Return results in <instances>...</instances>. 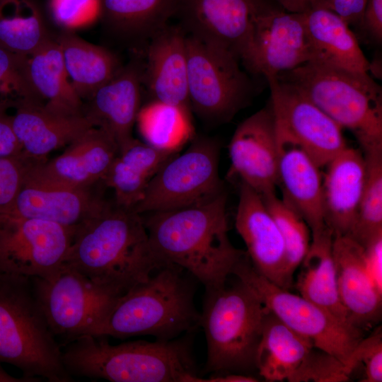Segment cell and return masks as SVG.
<instances>
[{
    "label": "cell",
    "mask_w": 382,
    "mask_h": 382,
    "mask_svg": "<svg viewBox=\"0 0 382 382\" xmlns=\"http://www.w3.org/2000/svg\"><path fill=\"white\" fill-rule=\"evenodd\" d=\"M166 265L151 248L141 216L107 202L76 229L63 267L123 294Z\"/></svg>",
    "instance_id": "obj_1"
},
{
    "label": "cell",
    "mask_w": 382,
    "mask_h": 382,
    "mask_svg": "<svg viewBox=\"0 0 382 382\" xmlns=\"http://www.w3.org/2000/svg\"><path fill=\"white\" fill-rule=\"evenodd\" d=\"M226 204L224 192L199 205L141 215L156 256L186 270L205 289L224 285L246 254L228 238Z\"/></svg>",
    "instance_id": "obj_2"
},
{
    "label": "cell",
    "mask_w": 382,
    "mask_h": 382,
    "mask_svg": "<svg viewBox=\"0 0 382 382\" xmlns=\"http://www.w3.org/2000/svg\"><path fill=\"white\" fill-rule=\"evenodd\" d=\"M62 360L72 378L111 382H192L198 376L191 340L185 336L111 345L105 336L83 335L65 344Z\"/></svg>",
    "instance_id": "obj_3"
},
{
    "label": "cell",
    "mask_w": 382,
    "mask_h": 382,
    "mask_svg": "<svg viewBox=\"0 0 382 382\" xmlns=\"http://www.w3.org/2000/svg\"><path fill=\"white\" fill-rule=\"evenodd\" d=\"M183 271L166 265L121 295L93 336L170 340L191 334L200 326V313L194 303L195 286Z\"/></svg>",
    "instance_id": "obj_4"
},
{
    "label": "cell",
    "mask_w": 382,
    "mask_h": 382,
    "mask_svg": "<svg viewBox=\"0 0 382 382\" xmlns=\"http://www.w3.org/2000/svg\"><path fill=\"white\" fill-rule=\"evenodd\" d=\"M0 363L16 366L31 378L73 381L37 301L32 278L0 273Z\"/></svg>",
    "instance_id": "obj_5"
},
{
    "label": "cell",
    "mask_w": 382,
    "mask_h": 382,
    "mask_svg": "<svg viewBox=\"0 0 382 382\" xmlns=\"http://www.w3.org/2000/svg\"><path fill=\"white\" fill-rule=\"evenodd\" d=\"M276 76L351 131L361 151L382 149V89L369 74L310 61Z\"/></svg>",
    "instance_id": "obj_6"
},
{
    "label": "cell",
    "mask_w": 382,
    "mask_h": 382,
    "mask_svg": "<svg viewBox=\"0 0 382 382\" xmlns=\"http://www.w3.org/2000/svg\"><path fill=\"white\" fill-rule=\"evenodd\" d=\"M235 277L233 283L228 279L221 286L205 289L200 326L207 342V373L245 374L256 369L266 308Z\"/></svg>",
    "instance_id": "obj_7"
},
{
    "label": "cell",
    "mask_w": 382,
    "mask_h": 382,
    "mask_svg": "<svg viewBox=\"0 0 382 382\" xmlns=\"http://www.w3.org/2000/svg\"><path fill=\"white\" fill-rule=\"evenodd\" d=\"M186 46L191 110L207 122H228L249 103L253 81L229 52L188 35Z\"/></svg>",
    "instance_id": "obj_8"
},
{
    "label": "cell",
    "mask_w": 382,
    "mask_h": 382,
    "mask_svg": "<svg viewBox=\"0 0 382 382\" xmlns=\"http://www.w3.org/2000/svg\"><path fill=\"white\" fill-rule=\"evenodd\" d=\"M232 275L243 282L286 326L351 369L349 360L363 338L362 330L342 323L302 296L272 284L255 270L247 254L236 265Z\"/></svg>",
    "instance_id": "obj_9"
},
{
    "label": "cell",
    "mask_w": 382,
    "mask_h": 382,
    "mask_svg": "<svg viewBox=\"0 0 382 382\" xmlns=\"http://www.w3.org/2000/svg\"><path fill=\"white\" fill-rule=\"evenodd\" d=\"M219 145L196 138L181 154L168 159L149 182L132 208L139 214L181 209L211 201L224 193L219 174Z\"/></svg>",
    "instance_id": "obj_10"
},
{
    "label": "cell",
    "mask_w": 382,
    "mask_h": 382,
    "mask_svg": "<svg viewBox=\"0 0 382 382\" xmlns=\"http://www.w3.org/2000/svg\"><path fill=\"white\" fill-rule=\"evenodd\" d=\"M32 280L51 331L66 344L83 335H93L122 295L65 267L51 279Z\"/></svg>",
    "instance_id": "obj_11"
},
{
    "label": "cell",
    "mask_w": 382,
    "mask_h": 382,
    "mask_svg": "<svg viewBox=\"0 0 382 382\" xmlns=\"http://www.w3.org/2000/svg\"><path fill=\"white\" fill-rule=\"evenodd\" d=\"M75 230L0 212V273L51 279L63 267Z\"/></svg>",
    "instance_id": "obj_12"
},
{
    "label": "cell",
    "mask_w": 382,
    "mask_h": 382,
    "mask_svg": "<svg viewBox=\"0 0 382 382\" xmlns=\"http://www.w3.org/2000/svg\"><path fill=\"white\" fill-rule=\"evenodd\" d=\"M277 129L323 168L347 146L342 128L300 90L277 76L266 79Z\"/></svg>",
    "instance_id": "obj_13"
},
{
    "label": "cell",
    "mask_w": 382,
    "mask_h": 382,
    "mask_svg": "<svg viewBox=\"0 0 382 382\" xmlns=\"http://www.w3.org/2000/svg\"><path fill=\"white\" fill-rule=\"evenodd\" d=\"M275 4L274 0H184L180 25L187 35L229 52L242 65L257 18Z\"/></svg>",
    "instance_id": "obj_14"
},
{
    "label": "cell",
    "mask_w": 382,
    "mask_h": 382,
    "mask_svg": "<svg viewBox=\"0 0 382 382\" xmlns=\"http://www.w3.org/2000/svg\"><path fill=\"white\" fill-rule=\"evenodd\" d=\"M311 59L303 13L287 11L277 3L257 18L242 66L267 79Z\"/></svg>",
    "instance_id": "obj_15"
},
{
    "label": "cell",
    "mask_w": 382,
    "mask_h": 382,
    "mask_svg": "<svg viewBox=\"0 0 382 382\" xmlns=\"http://www.w3.org/2000/svg\"><path fill=\"white\" fill-rule=\"evenodd\" d=\"M228 177L237 178L261 197L276 193L279 146L271 103L236 127L228 144Z\"/></svg>",
    "instance_id": "obj_16"
},
{
    "label": "cell",
    "mask_w": 382,
    "mask_h": 382,
    "mask_svg": "<svg viewBox=\"0 0 382 382\" xmlns=\"http://www.w3.org/2000/svg\"><path fill=\"white\" fill-rule=\"evenodd\" d=\"M118 152L112 137L105 129L93 127L56 158L33 163L25 178L76 188L94 187L103 183Z\"/></svg>",
    "instance_id": "obj_17"
},
{
    "label": "cell",
    "mask_w": 382,
    "mask_h": 382,
    "mask_svg": "<svg viewBox=\"0 0 382 382\" xmlns=\"http://www.w3.org/2000/svg\"><path fill=\"white\" fill-rule=\"evenodd\" d=\"M235 226L255 270L272 284L289 290L293 282L285 265V251L279 228L262 197L241 183Z\"/></svg>",
    "instance_id": "obj_18"
},
{
    "label": "cell",
    "mask_w": 382,
    "mask_h": 382,
    "mask_svg": "<svg viewBox=\"0 0 382 382\" xmlns=\"http://www.w3.org/2000/svg\"><path fill=\"white\" fill-rule=\"evenodd\" d=\"M143 69L144 60L134 57L83 103L84 115L112 137L119 151L134 138L132 129L141 108Z\"/></svg>",
    "instance_id": "obj_19"
},
{
    "label": "cell",
    "mask_w": 382,
    "mask_h": 382,
    "mask_svg": "<svg viewBox=\"0 0 382 382\" xmlns=\"http://www.w3.org/2000/svg\"><path fill=\"white\" fill-rule=\"evenodd\" d=\"M186 37L180 25L168 24L149 40L146 45L142 83L151 101L190 112Z\"/></svg>",
    "instance_id": "obj_20"
},
{
    "label": "cell",
    "mask_w": 382,
    "mask_h": 382,
    "mask_svg": "<svg viewBox=\"0 0 382 382\" xmlns=\"http://www.w3.org/2000/svg\"><path fill=\"white\" fill-rule=\"evenodd\" d=\"M13 106V131L23 156L35 163L46 161L50 152L68 146L95 127L84 114L59 112L44 103L19 99Z\"/></svg>",
    "instance_id": "obj_21"
},
{
    "label": "cell",
    "mask_w": 382,
    "mask_h": 382,
    "mask_svg": "<svg viewBox=\"0 0 382 382\" xmlns=\"http://www.w3.org/2000/svg\"><path fill=\"white\" fill-rule=\"evenodd\" d=\"M95 187L76 188L25 178L16 199L4 211L54 222L76 231L108 202Z\"/></svg>",
    "instance_id": "obj_22"
},
{
    "label": "cell",
    "mask_w": 382,
    "mask_h": 382,
    "mask_svg": "<svg viewBox=\"0 0 382 382\" xmlns=\"http://www.w3.org/2000/svg\"><path fill=\"white\" fill-rule=\"evenodd\" d=\"M277 132L278 185L282 188V198L302 216L311 235L318 233L327 227L322 168L299 144L277 129Z\"/></svg>",
    "instance_id": "obj_23"
},
{
    "label": "cell",
    "mask_w": 382,
    "mask_h": 382,
    "mask_svg": "<svg viewBox=\"0 0 382 382\" xmlns=\"http://www.w3.org/2000/svg\"><path fill=\"white\" fill-rule=\"evenodd\" d=\"M332 256L340 301L351 324L364 330L381 318L382 292L366 267L364 248L349 236H334Z\"/></svg>",
    "instance_id": "obj_24"
},
{
    "label": "cell",
    "mask_w": 382,
    "mask_h": 382,
    "mask_svg": "<svg viewBox=\"0 0 382 382\" xmlns=\"http://www.w3.org/2000/svg\"><path fill=\"white\" fill-rule=\"evenodd\" d=\"M323 168L325 224L333 236H349L357 221L365 182L364 154L347 146Z\"/></svg>",
    "instance_id": "obj_25"
},
{
    "label": "cell",
    "mask_w": 382,
    "mask_h": 382,
    "mask_svg": "<svg viewBox=\"0 0 382 382\" xmlns=\"http://www.w3.org/2000/svg\"><path fill=\"white\" fill-rule=\"evenodd\" d=\"M183 1L98 0V19L112 38L137 48L178 15Z\"/></svg>",
    "instance_id": "obj_26"
},
{
    "label": "cell",
    "mask_w": 382,
    "mask_h": 382,
    "mask_svg": "<svg viewBox=\"0 0 382 382\" xmlns=\"http://www.w3.org/2000/svg\"><path fill=\"white\" fill-rule=\"evenodd\" d=\"M303 14L311 61L369 74L371 63L362 52L357 36L340 16L320 6L313 7Z\"/></svg>",
    "instance_id": "obj_27"
},
{
    "label": "cell",
    "mask_w": 382,
    "mask_h": 382,
    "mask_svg": "<svg viewBox=\"0 0 382 382\" xmlns=\"http://www.w3.org/2000/svg\"><path fill=\"white\" fill-rule=\"evenodd\" d=\"M178 152L133 138L119 151L103 183L113 190L117 204L133 208L141 199L150 180Z\"/></svg>",
    "instance_id": "obj_28"
},
{
    "label": "cell",
    "mask_w": 382,
    "mask_h": 382,
    "mask_svg": "<svg viewBox=\"0 0 382 382\" xmlns=\"http://www.w3.org/2000/svg\"><path fill=\"white\" fill-rule=\"evenodd\" d=\"M54 38L71 84L83 103L123 66L114 52L83 40L74 30H59L55 33Z\"/></svg>",
    "instance_id": "obj_29"
},
{
    "label": "cell",
    "mask_w": 382,
    "mask_h": 382,
    "mask_svg": "<svg viewBox=\"0 0 382 382\" xmlns=\"http://www.w3.org/2000/svg\"><path fill=\"white\" fill-rule=\"evenodd\" d=\"M333 236L328 226L321 232L311 235L309 249L300 265L296 288L301 296L326 310L342 323L354 328L338 293L332 256Z\"/></svg>",
    "instance_id": "obj_30"
},
{
    "label": "cell",
    "mask_w": 382,
    "mask_h": 382,
    "mask_svg": "<svg viewBox=\"0 0 382 382\" xmlns=\"http://www.w3.org/2000/svg\"><path fill=\"white\" fill-rule=\"evenodd\" d=\"M313 347L266 308L255 367L267 381L288 380Z\"/></svg>",
    "instance_id": "obj_31"
},
{
    "label": "cell",
    "mask_w": 382,
    "mask_h": 382,
    "mask_svg": "<svg viewBox=\"0 0 382 382\" xmlns=\"http://www.w3.org/2000/svg\"><path fill=\"white\" fill-rule=\"evenodd\" d=\"M27 69L31 85L47 106L59 112L83 114V101L71 84L54 37L28 57Z\"/></svg>",
    "instance_id": "obj_32"
},
{
    "label": "cell",
    "mask_w": 382,
    "mask_h": 382,
    "mask_svg": "<svg viewBox=\"0 0 382 382\" xmlns=\"http://www.w3.org/2000/svg\"><path fill=\"white\" fill-rule=\"evenodd\" d=\"M55 33L37 0H0L1 47L28 57Z\"/></svg>",
    "instance_id": "obj_33"
},
{
    "label": "cell",
    "mask_w": 382,
    "mask_h": 382,
    "mask_svg": "<svg viewBox=\"0 0 382 382\" xmlns=\"http://www.w3.org/2000/svg\"><path fill=\"white\" fill-rule=\"evenodd\" d=\"M137 120L146 142L158 149L178 151L191 137L190 112L175 106L151 101Z\"/></svg>",
    "instance_id": "obj_34"
},
{
    "label": "cell",
    "mask_w": 382,
    "mask_h": 382,
    "mask_svg": "<svg viewBox=\"0 0 382 382\" xmlns=\"http://www.w3.org/2000/svg\"><path fill=\"white\" fill-rule=\"evenodd\" d=\"M362 152L366 178L357 221L349 236L364 247L382 236V149Z\"/></svg>",
    "instance_id": "obj_35"
},
{
    "label": "cell",
    "mask_w": 382,
    "mask_h": 382,
    "mask_svg": "<svg viewBox=\"0 0 382 382\" xmlns=\"http://www.w3.org/2000/svg\"><path fill=\"white\" fill-rule=\"evenodd\" d=\"M274 218L283 239L286 272L293 282L294 274L306 255L311 242V231L302 216L276 193L262 197Z\"/></svg>",
    "instance_id": "obj_36"
},
{
    "label": "cell",
    "mask_w": 382,
    "mask_h": 382,
    "mask_svg": "<svg viewBox=\"0 0 382 382\" xmlns=\"http://www.w3.org/2000/svg\"><path fill=\"white\" fill-rule=\"evenodd\" d=\"M352 370L334 355L312 347L287 380L289 382H345Z\"/></svg>",
    "instance_id": "obj_37"
},
{
    "label": "cell",
    "mask_w": 382,
    "mask_h": 382,
    "mask_svg": "<svg viewBox=\"0 0 382 382\" xmlns=\"http://www.w3.org/2000/svg\"><path fill=\"white\" fill-rule=\"evenodd\" d=\"M27 62V56L0 47V96L14 94L18 99L42 102L29 80Z\"/></svg>",
    "instance_id": "obj_38"
},
{
    "label": "cell",
    "mask_w": 382,
    "mask_h": 382,
    "mask_svg": "<svg viewBox=\"0 0 382 382\" xmlns=\"http://www.w3.org/2000/svg\"><path fill=\"white\" fill-rule=\"evenodd\" d=\"M47 15L59 30H71L98 18V0H47Z\"/></svg>",
    "instance_id": "obj_39"
},
{
    "label": "cell",
    "mask_w": 382,
    "mask_h": 382,
    "mask_svg": "<svg viewBox=\"0 0 382 382\" xmlns=\"http://www.w3.org/2000/svg\"><path fill=\"white\" fill-rule=\"evenodd\" d=\"M33 163L24 156L0 158V212L11 205Z\"/></svg>",
    "instance_id": "obj_40"
},
{
    "label": "cell",
    "mask_w": 382,
    "mask_h": 382,
    "mask_svg": "<svg viewBox=\"0 0 382 382\" xmlns=\"http://www.w3.org/2000/svg\"><path fill=\"white\" fill-rule=\"evenodd\" d=\"M359 363L364 365V382L382 381V335L381 328L362 338L354 350L349 366L354 371Z\"/></svg>",
    "instance_id": "obj_41"
},
{
    "label": "cell",
    "mask_w": 382,
    "mask_h": 382,
    "mask_svg": "<svg viewBox=\"0 0 382 382\" xmlns=\"http://www.w3.org/2000/svg\"><path fill=\"white\" fill-rule=\"evenodd\" d=\"M366 2V0H317L315 6L332 11L350 28L359 29Z\"/></svg>",
    "instance_id": "obj_42"
},
{
    "label": "cell",
    "mask_w": 382,
    "mask_h": 382,
    "mask_svg": "<svg viewBox=\"0 0 382 382\" xmlns=\"http://www.w3.org/2000/svg\"><path fill=\"white\" fill-rule=\"evenodd\" d=\"M359 29L373 42H382V0H366Z\"/></svg>",
    "instance_id": "obj_43"
},
{
    "label": "cell",
    "mask_w": 382,
    "mask_h": 382,
    "mask_svg": "<svg viewBox=\"0 0 382 382\" xmlns=\"http://www.w3.org/2000/svg\"><path fill=\"white\" fill-rule=\"evenodd\" d=\"M0 105V158L23 156L22 147L13 131L11 115Z\"/></svg>",
    "instance_id": "obj_44"
},
{
    "label": "cell",
    "mask_w": 382,
    "mask_h": 382,
    "mask_svg": "<svg viewBox=\"0 0 382 382\" xmlns=\"http://www.w3.org/2000/svg\"><path fill=\"white\" fill-rule=\"evenodd\" d=\"M364 248L369 274L376 288L382 292V236L371 241Z\"/></svg>",
    "instance_id": "obj_45"
},
{
    "label": "cell",
    "mask_w": 382,
    "mask_h": 382,
    "mask_svg": "<svg viewBox=\"0 0 382 382\" xmlns=\"http://www.w3.org/2000/svg\"><path fill=\"white\" fill-rule=\"evenodd\" d=\"M257 378L242 374H216L207 378L197 377L195 382H256Z\"/></svg>",
    "instance_id": "obj_46"
},
{
    "label": "cell",
    "mask_w": 382,
    "mask_h": 382,
    "mask_svg": "<svg viewBox=\"0 0 382 382\" xmlns=\"http://www.w3.org/2000/svg\"><path fill=\"white\" fill-rule=\"evenodd\" d=\"M287 11L303 13L314 7L317 0H274Z\"/></svg>",
    "instance_id": "obj_47"
},
{
    "label": "cell",
    "mask_w": 382,
    "mask_h": 382,
    "mask_svg": "<svg viewBox=\"0 0 382 382\" xmlns=\"http://www.w3.org/2000/svg\"><path fill=\"white\" fill-rule=\"evenodd\" d=\"M40 381L39 379L31 378L22 376L20 378L13 376L8 374L2 367L0 363V382H37Z\"/></svg>",
    "instance_id": "obj_48"
}]
</instances>
